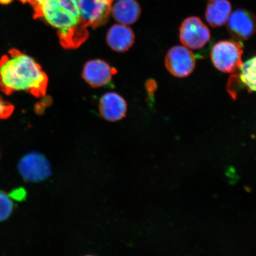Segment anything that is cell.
I'll return each instance as SVG.
<instances>
[{"mask_svg":"<svg viewBox=\"0 0 256 256\" xmlns=\"http://www.w3.org/2000/svg\"><path fill=\"white\" fill-rule=\"evenodd\" d=\"M48 82L40 64L19 50L12 49L0 59V88L6 94L24 92L43 97Z\"/></svg>","mask_w":256,"mask_h":256,"instance_id":"obj_1","label":"cell"},{"mask_svg":"<svg viewBox=\"0 0 256 256\" xmlns=\"http://www.w3.org/2000/svg\"><path fill=\"white\" fill-rule=\"evenodd\" d=\"M34 18L43 19L62 33L78 25L81 14L76 0H48L34 8Z\"/></svg>","mask_w":256,"mask_h":256,"instance_id":"obj_2","label":"cell"},{"mask_svg":"<svg viewBox=\"0 0 256 256\" xmlns=\"http://www.w3.org/2000/svg\"><path fill=\"white\" fill-rule=\"evenodd\" d=\"M242 44L234 40H222L214 44L210 52L211 60L220 72H236L242 64Z\"/></svg>","mask_w":256,"mask_h":256,"instance_id":"obj_3","label":"cell"},{"mask_svg":"<svg viewBox=\"0 0 256 256\" xmlns=\"http://www.w3.org/2000/svg\"><path fill=\"white\" fill-rule=\"evenodd\" d=\"M81 18L80 27L96 28L106 24L114 0H76Z\"/></svg>","mask_w":256,"mask_h":256,"instance_id":"obj_4","label":"cell"},{"mask_svg":"<svg viewBox=\"0 0 256 256\" xmlns=\"http://www.w3.org/2000/svg\"><path fill=\"white\" fill-rule=\"evenodd\" d=\"M18 170L24 180L30 183L43 182L52 174L49 161L38 152H31L24 156L18 162Z\"/></svg>","mask_w":256,"mask_h":256,"instance_id":"obj_5","label":"cell"},{"mask_svg":"<svg viewBox=\"0 0 256 256\" xmlns=\"http://www.w3.org/2000/svg\"><path fill=\"white\" fill-rule=\"evenodd\" d=\"M179 38L185 46L199 50L209 42L210 32L200 18L191 16L182 22L179 30Z\"/></svg>","mask_w":256,"mask_h":256,"instance_id":"obj_6","label":"cell"},{"mask_svg":"<svg viewBox=\"0 0 256 256\" xmlns=\"http://www.w3.org/2000/svg\"><path fill=\"white\" fill-rule=\"evenodd\" d=\"M165 64L166 68L172 76L183 78L194 72L196 66V58L187 48L176 46L168 51Z\"/></svg>","mask_w":256,"mask_h":256,"instance_id":"obj_7","label":"cell"},{"mask_svg":"<svg viewBox=\"0 0 256 256\" xmlns=\"http://www.w3.org/2000/svg\"><path fill=\"white\" fill-rule=\"evenodd\" d=\"M227 30L236 40H246L256 33V16L246 9H236L227 21Z\"/></svg>","mask_w":256,"mask_h":256,"instance_id":"obj_8","label":"cell"},{"mask_svg":"<svg viewBox=\"0 0 256 256\" xmlns=\"http://www.w3.org/2000/svg\"><path fill=\"white\" fill-rule=\"evenodd\" d=\"M116 72V70L104 60H92L86 63L82 76L92 87L101 88L110 84Z\"/></svg>","mask_w":256,"mask_h":256,"instance_id":"obj_9","label":"cell"},{"mask_svg":"<svg viewBox=\"0 0 256 256\" xmlns=\"http://www.w3.org/2000/svg\"><path fill=\"white\" fill-rule=\"evenodd\" d=\"M99 110L105 120L118 121L126 116L127 104L124 99L116 92H107L100 98Z\"/></svg>","mask_w":256,"mask_h":256,"instance_id":"obj_10","label":"cell"},{"mask_svg":"<svg viewBox=\"0 0 256 256\" xmlns=\"http://www.w3.org/2000/svg\"><path fill=\"white\" fill-rule=\"evenodd\" d=\"M135 39V34L131 28L122 24L112 26L106 35L108 46L118 52H124L129 50Z\"/></svg>","mask_w":256,"mask_h":256,"instance_id":"obj_11","label":"cell"},{"mask_svg":"<svg viewBox=\"0 0 256 256\" xmlns=\"http://www.w3.org/2000/svg\"><path fill=\"white\" fill-rule=\"evenodd\" d=\"M111 14L118 23L130 25L138 20L142 9L136 0H118L112 5Z\"/></svg>","mask_w":256,"mask_h":256,"instance_id":"obj_12","label":"cell"},{"mask_svg":"<svg viewBox=\"0 0 256 256\" xmlns=\"http://www.w3.org/2000/svg\"><path fill=\"white\" fill-rule=\"evenodd\" d=\"M232 10L228 0H212L206 6V20L212 28L222 26L228 21Z\"/></svg>","mask_w":256,"mask_h":256,"instance_id":"obj_13","label":"cell"},{"mask_svg":"<svg viewBox=\"0 0 256 256\" xmlns=\"http://www.w3.org/2000/svg\"><path fill=\"white\" fill-rule=\"evenodd\" d=\"M238 70V78L242 88L256 92V56L242 63Z\"/></svg>","mask_w":256,"mask_h":256,"instance_id":"obj_14","label":"cell"},{"mask_svg":"<svg viewBox=\"0 0 256 256\" xmlns=\"http://www.w3.org/2000/svg\"><path fill=\"white\" fill-rule=\"evenodd\" d=\"M14 210V204L12 198L2 190H0V222L9 218Z\"/></svg>","mask_w":256,"mask_h":256,"instance_id":"obj_15","label":"cell"},{"mask_svg":"<svg viewBox=\"0 0 256 256\" xmlns=\"http://www.w3.org/2000/svg\"><path fill=\"white\" fill-rule=\"evenodd\" d=\"M14 106L6 102L0 96V120L6 119L12 114Z\"/></svg>","mask_w":256,"mask_h":256,"instance_id":"obj_16","label":"cell"},{"mask_svg":"<svg viewBox=\"0 0 256 256\" xmlns=\"http://www.w3.org/2000/svg\"><path fill=\"white\" fill-rule=\"evenodd\" d=\"M12 200L18 201H22L26 199L27 196L26 191L24 188H18L12 190L9 194Z\"/></svg>","mask_w":256,"mask_h":256,"instance_id":"obj_17","label":"cell"},{"mask_svg":"<svg viewBox=\"0 0 256 256\" xmlns=\"http://www.w3.org/2000/svg\"><path fill=\"white\" fill-rule=\"evenodd\" d=\"M23 3H28L31 6H33L34 8L38 7L44 4L48 0H20Z\"/></svg>","mask_w":256,"mask_h":256,"instance_id":"obj_18","label":"cell"},{"mask_svg":"<svg viewBox=\"0 0 256 256\" xmlns=\"http://www.w3.org/2000/svg\"><path fill=\"white\" fill-rule=\"evenodd\" d=\"M12 1V0H0V3H2V4H8Z\"/></svg>","mask_w":256,"mask_h":256,"instance_id":"obj_19","label":"cell"},{"mask_svg":"<svg viewBox=\"0 0 256 256\" xmlns=\"http://www.w3.org/2000/svg\"><path fill=\"white\" fill-rule=\"evenodd\" d=\"M92 256V255H88V256Z\"/></svg>","mask_w":256,"mask_h":256,"instance_id":"obj_20","label":"cell"},{"mask_svg":"<svg viewBox=\"0 0 256 256\" xmlns=\"http://www.w3.org/2000/svg\"><path fill=\"white\" fill-rule=\"evenodd\" d=\"M0 158H1V154H0Z\"/></svg>","mask_w":256,"mask_h":256,"instance_id":"obj_21","label":"cell"},{"mask_svg":"<svg viewBox=\"0 0 256 256\" xmlns=\"http://www.w3.org/2000/svg\"><path fill=\"white\" fill-rule=\"evenodd\" d=\"M210 1H212V0H210Z\"/></svg>","mask_w":256,"mask_h":256,"instance_id":"obj_22","label":"cell"}]
</instances>
